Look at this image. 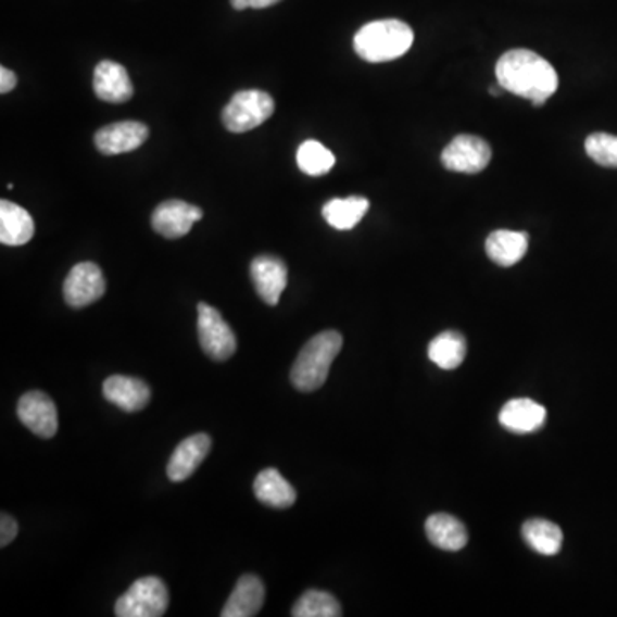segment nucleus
<instances>
[{"mask_svg": "<svg viewBox=\"0 0 617 617\" xmlns=\"http://www.w3.org/2000/svg\"><path fill=\"white\" fill-rule=\"evenodd\" d=\"M198 335L204 354L213 361L225 362L236 354V333L222 314L206 302L198 304Z\"/></svg>", "mask_w": 617, "mask_h": 617, "instance_id": "obj_6", "label": "nucleus"}, {"mask_svg": "<svg viewBox=\"0 0 617 617\" xmlns=\"http://www.w3.org/2000/svg\"><path fill=\"white\" fill-rule=\"evenodd\" d=\"M148 136H150V130L147 124L124 121V123L109 124L98 129L95 135V147L106 156L130 153L141 148Z\"/></svg>", "mask_w": 617, "mask_h": 617, "instance_id": "obj_11", "label": "nucleus"}, {"mask_svg": "<svg viewBox=\"0 0 617 617\" xmlns=\"http://www.w3.org/2000/svg\"><path fill=\"white\" fill-rule=\"evenodd\" d=\"M35 236V222L25 207L11 201H0V242L4 245L28 244Z\"/></svg>", "mask_w": 617, "mask_h": 617, "instance_id": "obj_18", "label": "nucleus"}, {"mask_svg": "<svg viewBox=\"0 0 617 617\" xmlns=\"http://www.w3.org/2000/svg\"><path fill=\"white\" fill-rule=\"evenodd\" d=\"M203 218V210L186 201L171 200L154 207L151 216L153 230L165 239H180L191 231L192 225Z\"/></svg>", "mask_w": 617, "mask_h": 617, "instance_id": "obj_10", "label": "nucleus"}, {"mask_svg": "<svg viewBox=\"0 0 617 617\" xmlns=\"http://www.w3.org/2000/svg\"><path fill=\"white\" fill-rule=\"evenodd\" d=\"M275 112L272 95L260 90H245L231 97L224 109L222 121L230 133L242 135L266 123Z\"/></svg>", "mask_w": 617, "mask_h": 617, "instance_id": "obj_5", "label": "nucleus"}, {"mask_svg": "<svg viewBox=\"0 0 617 617\" xmlns=\"http://www.w3.org/2000/svg\"><path fill=\"white\" fill-rule=\"evenodd\" d=\"M521 533L528 547L542 556H556L563 547V532L553 521L542 518L525 521Z\"/></svg>", "mask_w": 617, "mask_h": 617, "instance_id": "obj_24", "label": "nucleus"}, {"mask_svg": "<svg viewBox=\"0 0 617 617\" xmlns=\"http://www.w3.org/2000/svg\"><path fill=\"white\" fill-rule=\"evenodd\" d=\"M17 532H20V527H17L16 521L4 513L0 518V545L5 547V545L11 544L16 539Z\"/></svg>", "mask_w": 617, "mask_h": 617, "instance_id": "obj_28", "label": "nucleus"}, {"mask_svg": "<svg viewBox=\"0 0 617 617\" xmlns=\"http://www.w3.org/2000/svg\"><path fill=\"white\" fill-rule=\"evenodd\" d=\"M17 417L33 435L50 439L58 435V406L43 391H29L17 403Z\"/></svg>", "mask_w": 617, "mask_h": 617, "instance_id": "obj_9", "label": "nucleus"}, {"mask_svg": "<svg viewBox=\"0 0 617 617\" xmlns=\"http://www.w3.org/2000/svg\"><path fill=\"white\" fill-rule=\"evenodd\" d=\"M492 151L482 138L471 135L456 136L441 154L444 168L459 174H479L491 163Z\"/></svg>", "mask_w": 617, "mask_h": 617, "instance_id": "obj_7", "label": "nucleus"}, {"mask_svg": "<svg viewBox=\"0 0 617 617\" xmlns=\"http://www.w3.org/2000/svg\"><path fill=\"white\" fill-rule=\"evenodd\" d=\"M528 251L525 231L495 230L486 240V252L498 266L509 268L520 263Z\"/></svg>", "mask_w": 617, "mask_h": 617, "instance_id": "obj_19", "label": "nucleus"}, {"mask_svg": "<svg viewBox=\"0 0 617 617\" xmlns=\"http://www.w3.org/2000/svg\"><path fill=\"white\" fill-rule=\"evenodd\" d=\"M426 533L432 545L448 553L462 551L468 542L465 525L456 520L455 516L446 515V513L429 516L426 521Z\"/></svg>", "mask_w": 617, "mask_h": 617, "instance_id": "obj_21", "label": "nucleus"}, {"mask_svg": "<svg viewBox=\"0 0 617 617\" xmlns=\"http://www.w3.org/2000/svg\"><path fill=\"white\" fill-rule=\"evenodd\" d=\"M254 494L261 503L272 508L287 509L297 501L292 483L277 468H266L254 480Z\"/></svg>", "mask_w": 617, "mask_h": 617, "instance_id": "obj_20", "label": "nucleus"}, {"mask_svg": "<svg viewBox=\"0 0 617 617\" xmlns=\"http://www.w3.org/2000/svg\"><path fill=\"white\" fill-rule=\"evenodd\" d=\"M210 450H212V438L204 432L184 439L182 443L175 448L174 455L168 462V479L172 482H184L189 479L200 468Z\"/></svg>", "mask_w": 617, "mask_h": 617, "instance_id": "obj_14", "label": "nucleus"}, {"mask_svg": "<svg viewBox=\"0 0 617 617\" xmlns=\"http://www.w3.org/2000/svg\"><path fill=\"white\" fill-rule=\"evenodd\" d=\"M17 77L8 67H0V93L8 95L16 88Z\"/></svg>", "mask_w": 617, "mask_h": 617, "instance_id": "obj_29", "label": "nucleus"}, {"mask_svg": "<svg viewBox=\"0 0 617 617\" xmlns=\"http://www.w3.org/2000/svg\"><path fill=\"white\" fill-rule=\"evenodd\" d=\"M545 418L547 411L544 406L530 399L509 400L500 412L501 426L516 435L539 431L544 427Z\"/></svg>", "mask_w": 617, "mask_h": 617, "instance_id": "obj_16", "label": "nucleus"}, {"mask_svg": "<svg viewBox=\"0 0 617 617\" xmlns=\"http://www.w3.org/2000/svg\"><path fill=\"white\" fill-rule=\"evenodd\" d=\"M293 617H340V602L323 590H307L292 609Z\"/></svg>", "mask_w": 617, "mask_h": 617, "instance_id": "obj_26", "label": "nucleus"}, {"mask_svg": "<svg viewBox=\"0 0 617 617\" xmlns=\"http://www.w3.org/2000/svg\"><path fill=\"white\" fill-rule=\"evenodd\" d=\"M106 284L98 264L79 263L71 269L64 281V299L73 308L95 304L105 295Z\"/></svg>", "mask_w": 617, "mask_h": 617, "instance_id": "obj_8", "label": "nucleus"}, {"mask_svg": "<svg viewBox=\"0 0 617 617\" xmlns=\"http://www.w3.org/2000/svg\"><path fill=\"white\" fill-rule=\"evenodd\" d=\"M297 165L311 177H322L335 167V154L322 142L308 139L297 151Z\"/></svg>", "mask_w": 617, "mask_h": 617, "instance_id": "obj_25", "label": "nucleus"}, {"mask_svg": "<svg viewBox=\"0 0 617 617\" xmlns=\"http://www.w3.org/2000/svg\"><path fill=\"white\" fill-rule=\"evenodd\" d=\"M341 347L343 338L333 329L311 338L302 347L301 354L295 358L290 370V381L297 390L302 393L319 390L328 379L329 369L340 354Z\"/></svg>", "mask_w": 617, "mask_h": 617, "instance_id": "obj_2", "label": "nucleus"}, {"mask_svg": "<svg viewBox=\"0 0 617 617\" xmlns=\"http://www.w3.org/2000/svg\"><path fill=\"white\" fill-rule=\"evenodd\" d=\"M230 4L236 11H244V9L251 8L252 0H230Z\"/></svg>", "mask_w": 617, "mask_h": 617, "instance_id": "obj_31", "label": "nucleus"}, {"mask_svg": "<svg viewBox=\"0 0 617 617\" xmlns=\"http://www.w3.org/2000/svg\"><path fill=\"white\" fill-rule=\"evenodd\" d=\"M93 90L102 102L109 103H126L135 95L126 67L114 61H102L95 67Z\"/></svg>", "mask_w": 617, "mask_h": 617, "instance_id": "obj_13", "label": "nucleus"}, {"mask_svg": "<svg viewBox=\"0 0 617 617\" xmlns=\"http://www.w3.org/2000/svg\"><path fill=\"white\" fill-rule=\"evenodd\" d=\"M103 396L124 412H139L148 405L151 391L147 382L129 376H110L103 382Z\"/></svg>", "mask_w": 617, "mask_h": 617, "instance_id": "obj_15", "label": "nucleus"}, {"mask_svg": "<svg viewBox=\"0 0 617 617\" xmlns=\"http://www.w3.org/2000/svg\"><path fill=\"white\" fill-rule=\"evenodd\" d=\"M414 46V32L400 20L373 21L362 26L354 38L358 58L379 64L402 58Z\"/></svg>", "mask_w": 617, "mask_h": 617, "instance_id": "obj_3", "label": "nucleus"}, {"mask_svg": "<svg viewBox=\"0 0 617 617\" xmlns=\"http://www.w3.org/2000/svg\"><path fill=\"white\" fill-rule=\"evenodd\" d=\"M369 212V201L362 196H350L345 200H331L323 206V216L329 227L337 230H352Z\"/></svg>", "mask_w": 617, "mask_h": 617, "instance_id": "obj_22", "label": "nucleus"}, {"mask_svg": "<svg viewBox=\"0 0 617 617\" xmlns=\"http://www.w3.org/2000/svg\"><path fill=\"white\" fill-rule=\"evenodd\" d=\"M280 0H252V9H266L272 8V5L278 4Z\"/></svg>", "mask_w": 617, "mask_h": 617, "instance_id": "obj_30", "label": "nucleus"}, {"mask_svg": "<svg viewBox=\"0 0 617 617\" xmlns=\"http://www.w3.org/2000/svg\"><path fill=\"white\" fill-rule=\"evenodd\" d=\"M427 354L441 369H456L467 357V340L458 331H444L429 343Z\"/></svg>", "mask_w": 617, "mask_h": 617, "instance_id": "obj_23", "label": "nucleus"}, {"mask_svg": "<svg viewBox=\"0 0 617 617\" xmlns=\"http://www.w3.org/2000/svg\"><path fill=\"white\" fill-rule=\"evenodd\" d=\"M168 590L163 580L144 577L136 580L115 602V616L160 617L167 613Z\"/></svg>", "mask_w": 617, "mask_h": 617, "instance_id": "obj_4", "label": "nucleus"}, {"mask_svg": "<svg viewBox=\"0 0 617 617\" xmlns=\"http://www.w3.org/2000/svg\"><path fill=\"white\" fill-rule=\"evenodd\" d=\"M495 77L503 90L540 106L556 93L559 77L551 62L532 50H509L495 64Z\"/></svg>", "mask_w": 617, "mask_h": 617, "instance_id": "obj_1", "label": "nucleus"}, {"mask_svg": "<svg viewBox=\"0 0 617 617\" xmlns=\"http://www.w3.org/2000/svg\"><path fill=\"white\" fill-rule=\"evenodd\" d=\"M251 278L257 295L268 305H277L287 289L289 269L280 257L257 256L251 263Z\"/></svg>", "mask_w": 617, "mask_h": 617, "instance_id": "obj_12", "label": "nucleus"}, {"mask_svg": "<svg viewBox=\"0 0 617 617\" xmlns=\"http://www.w3.org/2000/svg\"><path fill=\"white\" fill-rule=\"evenodd\" d=\"M585 150L602 167L617 168V136L595 133L587 138Z\"/></svg>", "mask_w": 617, "mask_h": 617, "instance_id": "obj_27", "label": "nucleus"}, {"mask_svg": "<svg viewBox=\"0 0 617 617\" xmlns=\"http://www.w3.org/2000/svg\"><path fill=\"white\" fill-rule=\"evenodd\" d=\"M263 581L256 575H244L237 581L236 589L222 610V617H254L264 604Z\"/></svg>", "mask_w": 617, "mask_h": 617, "instance_id": "obj_17", "label": "nucleus"}]
</instances>
